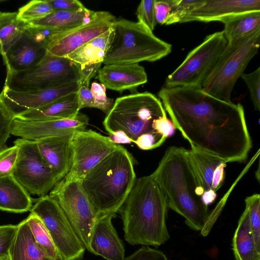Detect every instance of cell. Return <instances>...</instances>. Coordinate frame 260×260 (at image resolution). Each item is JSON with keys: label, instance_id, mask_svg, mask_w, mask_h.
Returning a JSON list of instances; mask_svg holds the SVG:
<instances>
[{"label": "cell", "instance_id": "obj_1", "mask_svg": "<svg viewBox=\"0 0 260 260\" xmlns=\"http://www.w3.org/2000/svg\"><path fill=\"white\" fill-rule=\"evenodd\" d=\"M158 96L191 148L226 162L246 159L252 140L240 103L222 101L194 87L164 86Z\"/></svg>", "mask_w": 260, "mask_h": 260}, {"label": "cell", "instance_id": "obj_2", "mask_svg": "<svg viewBox=\"0 0 260 260\" xmlns=\"http://www.w3.org/2000/svg\"><path fill=\"white\" fill-rule=\"evenodd\" d=\"M151 175L168 207L183 217L190 229L201 232L210 212L202 201L204 190L190 160L188 150L176 146L168 148Z\"/></svg>", "mask_w": 260, "mask_h": 260}, {"label": "cell", "instance_id": "obj_3", "mask_svg": "<svg viewBox=\"0 0 260 260\" xmlns=\"http://www.w3.org/2000/svg\"><path fill=\"white\" fill-rule=\"evenodd\" d=\"M168 206L151 175L136 178L120 207L125 240L132 245L159 246L170 235L167 226Z\"/></svg>", "mask_w": 260, "mask_h": 260}, {"label": "cell", "instance_id": "obj_4", "mask_svg": "<svg viewBox=\"0 0 260 260\" xmlns=\"http://www.w3.org/2000/svg\"><path fill=\"white\" fill-rule=\"evenodd\" d=\"M166 114L159 99L146 91L118 98L103 125L110 134L120 133L141 149L159 147L166 140L158 131L160 118Z\"/></svg>", "mask_w": 260, "mask_h": 260}, {"label": "cell", "instance_id": "obj_5", "mask_svg": "<svg viewBox=\"0 0 260 260\" xmlns=\"http://www.w3.org/2000/svg\"><path fill=\"white\" fill-rule=\"evenodd\" d=\"M132 155L123 146L102 159L81 180L100 216L117 212L136 179Z\"/></svg>", "mask_w": 260, "mask_h": 260}, {"label": "cell", "instance_id": "obj_6", "mask_svg": "<svg viewBox=\"0 0 260 260\" xmlns=\"http://www.w3.org/2000/svg\"><path fill=\"white\" fill-rule=\"evenodd\" d=\"M112 28L114 36L103 63L105 65L153 62L171 52L170 44L156 37L139 22L116 20Z\"/></svg>", "mask_w": 260, "mask_h": 260}, {"label": "cell", "instance_id": "obj_7", "mask_svg": "<svg viewBox=\"0 0 260 260\" xmlns=\"http://www.w3.org/2000/svg\"><path fill=\"white\" fill-rule=\"evenodd\" d=\"M260 45V30L228 42L202 88L209 95L226 102L233 88Z\"/></svg>", "mask_w": 260, "mask_h": 260}, {"label": "cell", "instance_id": "obj_8", "mask_svg": "<svg viewBox=\"0 0 260 260\" xmlns=\"http://www.w3.org/2000/svg\"><path fill=\"white\" fill-rule=\"evenodd\" d=\"M80 77V69L73 62L47 52L40 62L27 70L7 72L4 86L14 91H33L79 82Z\"/></svg>", "mask_w": 260, "mask_h": 260}, {"label": "cell", "instance_id": "obj_9", "mask_svg": "<svg viewBox=\"0 0 260 260\" xmlns=\"http://www.w3.org/2000/svg\"><path fill=\"white\" fill-rule=\"evenodd\" d=\"M49 195L57 203L85 248L90 252L92 230L100 216L90 202L81 180L63 178Z\"/></svg>", "mask_w": 260, "mask_h": 260}, {"label": "cell", "instance_id": "obj_10", "mask_svg": "<svg viewBox=\"0 0 260 260\" xmlns=\"http://www.w3.org/2000/svg\"><path fill=\"white\" fill-rule=\"evenodd\" d=\"M227 43L222 31L206 36L168 76L164 86L202 88Z\"/></svg>", "mask_w": 260, "mask_h": 260}, {"label": "cell", "instance_id": "obj_11", "mask_svg": "<svg viewBox=\"0 0 260 260\" xmlns=\"http://www.w3.org/2000/svg\"><path fill=\"white\" fill-rule=\"evenodd\" d=\"M13 143L19 149L13 176L29 194L47 195L59 180L42 158L36 141L18 138Z\"/></svg>", "mask_w": 260, "mask_h": 260}, {"label": "cell", "instance_id": "obj_12", "mask_svg": "<svg viewBox=\"0 0 260 260\" xmlns=\"http://www.w3.org/2000/svg\"><path fill=\"white\" fill-rule=\"evenodd\" d=\"M30 212L48 231L59 254L66 260H81L85 248L57 203L49 194L37 199Z\"/></svg>", "mask_w": 260, "mask_h": 260}, {"label": "cell", "instance_id": "obj_13", "mask_svg": "<svg viewBox=\"0 0 260 260\" xmlns=\"http://www.w3.org/2000/svg\"><path fill=\"white\" fill-rule=\"evenodd\" d=\"M120 145L92 130L74 133L71 142V167L67 179L81 180L94 167Z\"/></svg>", "mask_w": 260, "mask_h": 260}, {"label": "cell", "instance_id": "obj_14", "mask_svg": "<svg viewBox=\"0 0 260 260\" xmlns=\"http://www.w3.org/2000/svg\"><path fill=\"white\" fill-rule=\"evenodd\" d=\"M116 20L107 11H95L88 22L67 31L54 35L47 46V52L58 57H65L92 39L112 27Z\"/></svg>", "mask_w": 260, "mask_h": 260}, {"label": "cell", "instance_id": "obj_15", "mask_svg": "<svg viewBox=\"0 0 260 260\" xmlns=\"http://www.w3.org/2000/svg\"><path fill=\"white\" fill-rule=\"evenodd\" d=\"M88 122V116L80 112L74 118L56 120H30L15 117L12 124L11 135L36 141L84 131Z\"/></svg>", "mask_w": 260, "mask_h": 260}, {"label": "cell", "instance_id": "obj_16", "mask_svg": "<svg viewBox=\"0 0 260 260\" xmlns=\"http://www.w3.org/2000/svg\"><path fill=\"white\" fill-rule=\"evenodd\" d=\"M79 85V82H76L29 91H14L4 86L1 92L2 101L16 117L77 92Z\"/></svg>", "mask_w": 260, "mask_h": 260}, {"label": "cell", "instance_id": "obj_17", "mask_svg": "<svg viewBox=\"0 0 260 260\" xmlns=\"http://www.w3.org/2000/svg\"><path fill=\"white\" fill-rule=\"evenodd\" d=\"M253 11H260L259 0H205L201 6L186 16L181 23H223L236 15Z\"/></svg>", "mask_w": 260, "mask_h": 260}, {"label": "cell", "instance_id": "obj_18", "mask_svg": "<svg viewBox=\"0 0 260 260\" xmlns=\"http://www.w3.org/2000/svg\"><path fill=\"white\" fill-rule=\"evenodd\" d=\"M46 53V45L35 40L25 28L2 57L7 72H15L35 66L41 61Z\"/></svg>", "mask_w": 260, "mask_h": 260}, {"label": "cell", "instance_id": "obj_19", "mask_svg": "<svg viewBox=\"0 0 260 260\" xmlns=\"http://www.w3.org/2000/svg\"><path fill=\"white\" fill-rule=\"evenodd\" d=\"M115 216L114 213L100 216L92 230L90 252L107 260H124V247L112 222Z\"/></svg>", "mask_w": 260, "mask_h": 260}, {"label": "cell", "instance_id": "obj_20", "mask_svg": "<svg viewBox=\"0 0 260 260\" xmlns=\"http://www.w3.org/2000/svg\"><path fill=\"white\" fill-rule=\"evenodd\" d=\"M95 78L106 88L121 93L126 90L136 92L139 86L147 82L145 70L138 63L106 64Z\"/></svg>", "mask_w": 260, "mask_h": 260}, {"label": "cell", "instance_id": "obj_21", "mask_svg": "<svg viewBox=\"0 0 260 260\" xmlns=\"http://www.w3.org/2000/svg\"><path fill=\"white\" fill-rule=\"evenodd\" d=\"M189 157L200 184L204 191H216L222 186L224 179L226 162L222 159L191 148Z\"/></svg>", "mask_w": 260, "mask_h": 260}, {"label": "cell", "instance_id": "obj_22", "mask_svg": "<svg viewBox=\"0 0 260 260\" xmlns=\"http://www.w3.org/2000/svg\"><path fill=\"white\" fill-rule=\"evenodd\" d=\"M74 134L52 137L36 141L39 152L59 181L69 173L71 167V142Z\"/></svg>", "mask_w": 260, "mask_h": 260}, {"label": "cell", "instance_id": "obj_23", "mask_svg": "<svg viewBox=\"0 0 260 260\" xmlns=\"http://www.w3.org/2000/svg\"><path fill=\"white\" fill-rule=\"evenodd\" d=\"M113 36L114 30L112 27L65 57L76 64L80 70L88 66L101 65L111 44Z\"/></svg>", "mask_w": 260, "mask_h": 260}, {"label": "cell", "instance_id": "obj_24", "mask_svg": "<svg viewBox=\"0 0 260 260\" xmlns=\"http://www.w3.org/2000/svg\"><path fill=\"white\" fill-rule=\"evenodd\" d=\"M32 207L30 194L13 175L0 178V210L21 213Z\"/></svg>", "mask_w": 260, "mask_h": 260}, {"label": "cell", "instance_id": "obj_25", "mask_svg": "<svg viewBox=\"0 0 260 260\" xmlns=\"http://www.w3.org/2000/svg\"><path fill=\"white\" fill-rule=\"evenodd\" d=\"M77 92L70 94L45 106L25 112L16 117L30 120L74 118L80 111Z\"/></svg>", "mask_w": 260, "mask_h": 260}, {"label": "cell", "instance_id": "obj_26", "mask_svg": "<svg viewBox=\"0 0 260 260\" xmlns=\"http://www.w3.org/2000/svg\"><path fill=\"white\" fill-rule=\"evenodd\" d=\"M95 12L86 7L73 11H53L46 17L28 24L49 28L59 34L89 22Z\"/></svg>", "mask_w": 260, "mask_h": 260}, {"label": "cell", "instance_id": "obj_27", "mask_svg": "<svg viewBox=\"0 0 260 260\" xmlns=\"http://www.w3.org/2000/svg\"><path fill=\"white\" fill-rule=\"evenodd\" d=\"M236 260H260V248L251 233L247 210L245 209L238 221L232 241Z\"/></svg>", "mask_w": 260, "mask_h": 260}, {"label": "cell", "instance_id": "obj_28", "mask_svg": "<svg viewBox=\"0 0 260 260\" xmlns=\"http://www.w3.org/2000/svg\"><path fill=\"white\" fill-rule=\"evenodd\" d=\"M45 256L24 219L17 224V232L9 251L10 260H43Z\"/></svg>", "mask_w": 260, "mask_h": 260}, {"label": "cell", "instance_id": "obj_29", "mask_svg": "<svg viewBox=\"0 0 260 260\" xmlns=\"http://www.w3.org/2000/svg\"><path fill=\"white\" fill-rule=\"evenodd\" d=\"M223 23L222 31L227 42L239 39L260 30V11L239 14Z\"/></svg>", "mask_w": 260, "mask_h": 260}, {"label": "cell", "instance_id": "obj_30", "mask_svg": "<svg viewBox=\"0 0 260 260\" xmlns=\"http://www.w3.org/2000/svg\"><path fill=\"white\" fill-rule=\"evenodd\" d=\"M28 23L17 18L16 12L0 11V55H4L17 41Z\"/></svg>", "mask_w": 260, "mask_h": 260}, {"label": "cell", "instance_id": "obj_31", "mask_svg": "<svg viewBox=\"0 0 260 260\" xmlns=\"http://www.w3.org/2000/svg\"><path fill=\"white\" fill-rule=\"evenodd\" d=\"M25 220L35 242L46 256L53 258L61 256L41 219L36 215L30 212Z\"/></svg>", "mask_w": 260, "mask_h": 260}, {"label": "cell", "instance_id": "obj_32", "mask_svg": "<svg viewBox=\"0 0 260 260\" xmlns=\"http://www.w3.org/2000/svg\"><path fill=\"white\" fill-rule=\"evenodd\" d=\"M53 11L48 0H33L18 9L17 18L29 23L46 17Z\"/></svg>", "mask_w": 260, "mask_h": 260}, {"label": "cell", "instance_id": "obj_33", "mask_svg": "<svg viewBox=\"0 0 260 260\" xmlns=\"http://www.w3.org/2000/svg\"><path fill=\"white\" fill-rule=\"evenodd\" d=\"M251 233L257 246L260 248V195L254 193L245 200Z\"/></svg>", "mask_w": 260, "mask_h": 260}, {"label": "cell", "instance_id": "obj_34", "mask_svg": "<svg viewBox=\"0 0 260 260\" xmlns=\"http://www.w3.org/2000/svg\"><path fill=\"white\" fill-rule=\"evenodd\" d=\"M205 0H172V7L165 25L181 23L189 13L201 6Z\"/></svg>", "mask_w": 260, "mask_h": 260}, {"label": "cell", "instance_id": "obj_35", "mask_svg": "<svg viewBox=\"0 0 260 260\" xmlns=\"http://www.w3.org/2000/svg\"><path fill=\"white\" fill-rule=\"evenodd\" d=\"M17 146L3 147L0 150V178L13 174L18 157Z\"/></svg>", "mask_w": 260, "mask_h": 260}, {"label": "cell", "instance_id": "obj_36", "mask_svg": "<svg viewBox=\"0 0 260 260\" xmlns=\"http://www.w3.org/2000/svg\"><path fill=\"white\" fill-rule=\"evenodd\" d=\"M155 0H143L138 7L136 14L139 22L151 31L157 24L154 4Z\"/></svg>", "mask_w": 260, "mask_h": 260}, {"label": "cell", "instance_id": "obj_37", "mask_svg": "<svg viewBox=\"0 0 260 260\" xmlns=\"http://www.w3.org/2000/svg\"><path fill=\"white\" fill-rule=\"evenodd\" d=\"M90 89L93 98L94 108L101 110L107 115L114 105V99L106 96V88L101 83L93 82Z\"/></svg>", "mask_w": 260, "mask_h": 260}, {"label": "cell", "instance_id": "obj_38", "mask_svg": "<svg viewBox=\"0 0 260 260\" xmlns=\"http://www.w3.org/2000/svg\"><path fill=\"white\" fill-rule=\"evenodd\" d=\"M249 89L250 98L255 110H260V68L253 72L243 73L240 77Z\"/></svg>", "mask_w": 260, "mask_h": 260}, {"label": "cell", "instance_id": "obj_39", "mask_svg": "<svg viewBox=\"0 0 260 260\" xmlns=\"http://www.w3.org/2000/svg\"><path fill=\"white\" fill-rule=\"evenodd\" d=\"M15 115L2 100L0 101V148L4 147L11 135L12 124Z\"/></svg>", "mask_w": 260, "mask_h": 260}, {"label": "cell", "instance_id": "obj_40", "mask_svg": "<svg viewBox=\"0 0 260 260\" xmlns=\"http://www.w3.org/2000/svg\"><path fill=\"white\" fill-rule=\"evenodd\" d=\"M17 229V225L9 224L0 225V258L9 255Z\"/></svg>", "mask_w": 260, "mask_h": 260}, {"label": "cell", "instance_id": "obj_41", "mask_svg": "<svg viewBox=\"0 0 260 260\" xmlns=\"http://www.w3.org/2000/svg\"><path fill=\"white\" fill-rule=\"evenodd\" d=\"M124 260H168L166 255L161 251L143 246Z\"/></svg>", "mask_w": 260, "mask_h": 260}, {"label": "cell", "instance_id": "obj_42", "mask_svg": "<svg viewBox=\"0 0 260 260\" xmlns=\"http://www.w3.org/2000/svg\"><path fill=\"white\" fill-rule=\"evenodd\" d=\"M78 91V102L79 110L84 108H94V101L90 89L89 83H80Z\"/></svg>", "mask_w": 260, "mask_h": 260}, {"label": "cell", "instance_id": "obj_43", "mask_svg": "<svg viewBox=\"0 0 260 260\" xmlns=\"http://www.w3.org/2000/svg\"><path fill=\"white\" fill-rule=\"evenodd\" d=\"M172 7V0H155L154 4L157 23L165 24L169 16Z\"/></svg>", "mask_w": 260, "mask_h": 260}, {"label": "cell", "instance_id": "obj_44", "mask_svg": "<svg viewBox=\"0 0 260 260\" xmlns=\"http://www.w3.org/2000/svg\"><path fill=\"white\" fill-rule=\"evenodd\" d=\"M53 11H73L84 8L83 4L77 0H48Z\"/></svg>", "mask_w": 260, "mask_h": 260}, {"label": "cell", "instance_id": "obj_45", "mask_svg": "<svg viewBox=\"0 0 260 260\" xmlns=\"http://www.w3.org/2000/svg\"><path fill=\"white\" fill-rule=\"evenodd\" d=\"M217 194L216 191L213 190H210L204 191L201 197L202 202L206 206H208L212 203L216 198Z\"/></svg>", "mask_w": 260, "mask_h": 260}, {"label": "cell", "instance_id": "obj_46", "mask_svg": "<svg viewBox=\"0 0 260 260\" xmlns=\"http://www.w3.org/2000/svg\"><path fill=\"white\" fill-rule=\"evenodd\" d=\"M43 260H66L64 257L62 256H60L59 257L56 258H53L47 256H45Z\"/></svg>", "mask_w": 260, "mask_h": 260}, {"label": "cell", "instance_id": "obj_47", "mask_svg": "<svg viewBox=\"0 0 260 260\" xmlns=\"http://www.w3.org/2000/svg\"><path fill=\"white\" fill-rule=\"evenodd\" d=\"M0 260H10L9 255L0 258Z\"/></svg>", "mask_w": 260, "mask_h": 260}, {"label": "cell", "instance_id": "obj_48", "mask_svg": "<svg viewBox=\"0 0 260 260\" xmlns=\"http://www.w3.org/2000/svg\"><path fill=\"white\" fill-rule=\"evenodd\" d=\"M2 100V93L1 92L0 93V101Z\"/></svg>", "mask_w": 260, "mask_h": 260}]
</instances>
